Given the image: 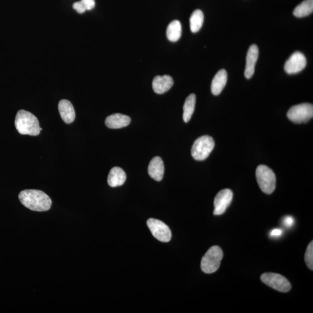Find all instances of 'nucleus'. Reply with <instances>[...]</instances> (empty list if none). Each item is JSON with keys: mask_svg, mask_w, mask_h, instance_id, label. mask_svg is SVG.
Listing matches in <instances>:
<instances>
[{"mask_svg": "<svg viewBox=\"0 0 313 313\" xmlns=\"http://www.w3.org/2000/svg\"><path fill=\"white\" fill-rule=\"evenodd\" d=\"M21 204L32 211H48L52 206V200L47 194L41 190H24L19 195Z\"/></svg>", "mask_w": 313, "mask_h": 313, "instance_id": "1", "label": "nucleus"}, {"mask_svg": "<svg viewBox=\"0 0 313 313\" xmlns=\"http://www.w3.org/2000/svg\"><path fill=\"white\" fill-rule=\"evenodd\" d=\"M15 127L21 135L37 136L40 134V126L34 115L24 110L18 111L15 118Z\"/></svg>", "mask_w": 313, "mask_h": 313, "instance_id": "2", "label": "nucleus"}, {"mask_svg": "<svg viewBox=\"0 0 313 313\" xmlns=\"http://www.w3.org/2000/svg\"><path fill=\"white\" fill-rule=\"evenodd\" d=\"M224 254L220 247L217 246L211 247L201 260V270L207 274L215 272L220 266Z\"/></svg>", "mask_w": 313, "mask_h": 313, "instance_id": "3", "label": "nucleus"}, {"mask_svg": "<svg viewBox=\"0 0 313 313\" xmlns=\"http://www.w3.org/2000/svg\"><path fill=\"white\" fill-rule=\"evenodd\" d=\"M256 178L263 192L271 194L275 191L276 178L271 168L264 165H259L256 170Z\"/></svg>", "mask_w": 313, "mask_h": 313, "instance_id": "4", "label": "nucleus"}, {"mask_svg": "<svg viewBox=\"0 0 313 313\" xmlns=\"http://www.w3.org/2000/svg\"><path fill=\"white\" fill-rule=\"evenodd\" d=\"M214 147V140L211 136H201L193 144L191 150L192 156L196 160L203 161L210 155Z\"/></svg>", "mask_w": 313, "mask_h": 313, "instance_id": "5", "label": "nucleus"}, {"mask_svg": "<svg viewBox=\"0 0 313 313\" xmlns=\"http://www.w3.org/2000/svg\"><path fill=\"white\" fill-rule=\"evenodd\" d=\"M313 117V106L310 103L297 104L290 108L287 117L296 124L306 123Z\"/></svg>", "mask_w": 313, "mask_h": 313, "instance_id": "6", "label": "nucleus"}, {"mask_svg": "<svg viewBox=\"0 0 313 313\" xmlns=\"http://www.w3.org/2000/svg\"><path fill=\"white\" fill-rule=\"evenodd\" d=\"M261 279L262 282L266 285L271 287L273 289L280 291V292H289L291 289V285L289 281L278 273H264L261 275Z\"/></svg>", "mask_w": 313, "mask_h": 313, "instance_id": "7", "label": "nucleus"}, {"mask_svg": "<svg viewBox=\"0 0 313 313\" xmlns=\"http://www.w3.org/2000/svg\"><path fill=\"white\" fill-rule=\"evenodd\" d=\"M151 233L156 239L161 242L167 243L171 239L172 233L170 228L163 222L150 218L147 222Z\"/></svg>", "mask_w": 313, "mask_h": 313, "instance_id": "8", "label": "nucleus"}, {"mask_svg": "<svg viewBox=\"0 0 313 313\" xmlns=\"http://www.w3.org/2000/svg\"><path fill=\"white\" fill-rule=\"evenodd\" d=\"M307 66L305 56L300 52H296L291 55L284 65V70L289 74L300 73Z\"/></svg>", "mask_w": 313, "mask_h": 313, "instance_id": "9", "label": "nucleus"}, {"mask_svg": "<svg viewBox=\"0 0 313 313\" xmlns=\"http://www.w3.org/2000/svg\"><path fill=\"white\" fill-rule=\"evenodd\" d=\"M233 196L232 190L228 189L221 190L215 198L214 214L221 215L224 214L232 203Z\"/></svg>", "mask_w": 313, "mask_h": 313, "instance_id": "10", "label": "nucleus"}, {"mask_svg": "<svg viewBox=\"0 0 313 313\" xmlns=\"http://www.w3.org/2000/svg\"><path fill=\"white\" fill-rule=\"evenodd\" d=\"M258 56V46L256 45H252L248 49L247 55L246 69L244 71L245 77L246 78L250 79L253 76Z\"/></svg>", "mask_w": 313, "mask_h": 313, "instance_id": "11", "label": "nucleus"}, {"mask_svg": "<svg viewBox=\"0 0 313 313\" xmlns=\"http://www.w3.org/2000/svg\"><path fill=\"white\" fill-rule=\"evenodd\" d=\"M174 85V80L170 75L156 76L153 81V89L157 94H163L170 90Z\"/></svg>", "mask_w": 313, "mask_h": 313, "instance_id": "12", "label": "nucleus"}, {"mask_svg": "<svg viewBox=\"0 0 313 313\" xmlns=\"http://www.w3.org/2000/svg\"><path fill=\"white\" fill-rule=\"evenodd\" d=\"M148 173L156 181H161L164 174V164L160 157H155L151 160L148 167Z\"/></svg>", "mask_w": 313, "mask_h": 313, "instance_id": "13", "label": "nucleus"}, {"mask_svg": "<svg viewBox=\"0 0 313 313\" xmlns=\"http://www.w3.org/2000/svg\"><path fill=\"white\" fill-rule=\"evenodd\" d=\"M59 113L63 121L67 124L72 123L75 118V113L73 104L69 100L63 99L59 103Z\"/></svg>", "mask_w": 313, "mask_h": 313, "instance_id": "14", "label": "nucleus"}, {"mask_svg": "<svg viewBox=\"0 0 313 313\" xmlns=\"http://www.w3.org/2000/svg\"><path fill=\"white\" fill-rule=\"evenodd\" d=\"M131 118L119 113L114 114L107 117L105 124L108 128L119 129L127 127L131 123Z\"/></svg>", "mask_w": 313, "mask_h": 313, "instance_id": "15", "label": "nucleus"}, {"mask_svg": "<svg viewBox=\"0 0 313 313\" xmlns=\"http://www.w3.org/2000/svg\"><path fill=\"white\" fill-rule=\"evenodd\" d=\"M228 80V74L225 70H219L212 80L211 92L212 94L218 96L222 92Z\"/></svg>", "mask_w": 313, "mask_h": 313, "instance_id": "16", "label": "nucleus"}, {"mask_svg": "<svg viewBox=\"0 0 313 313\" xmlns=\"http://www.w3.org/2000/svg\"><path fill=\"white\" fill-rule=\"evenodd\" d=\"M127 179V175L122 169L120 167H114L110 170L108 176V184L112 188L120 186L124 184Z\"/></svg>", "mask_w": 313, "mask_h": 313, "instance_id": "17", "label": "nucleus"}, {"mask_svg": "<svg viewBox=\"0 0 313 313\" xmlns=\"http://www.w3.org/2000/svg\"><path fill=\"white\" fill-rule=\"evenodd\" d=\"M313 11V0H305L294 9L293 14L297 17L301 18L311 15Z\"/></svg>", "mask_w": 313, "mask_h": 313, "instance_id": "18", "label": "nucleus"}, {"mask_svg": "<svg viewBox=\"0 0 313 313\" xmlns=\"http://www.w3.org/2000/svg\"><path fill=\"white\" fill-rule=\"evenodd\" d=\"M182 34V25L178 20H174L168 25L167 30V38L171 42L179 40Z\"/></svg>", "mask_w": 313, "mask_h": 313, "instance_id": "19", "label": "nucleus"}, {"mask_svg": "<svg viewBox=\"0 0 313 313\" xmlns=\"http://www.w3.org/2000/svg\"><path fill=\"white\" fill-rule=\"evenodd\" d=\"M196 97L194 94L190 95L186 98L183 106V118L185 122H188L192 117L195 109Z\"/></svg>", "mask_w": 313, "mask_h": 313, "instance_id": "20", "label": "nucleus"}, {"mask_svg": "<svg viewBox=\"0 0 313 313\" xmlns=\"http://www.w3.org/2000/svg\"><path fill=\"white\" fill-rule=\"evenodd\" d=\"M204 22V14L200 10H196L190 17V30L193 33L199 31L202 27Z\"/></svg>", "mask_w": 313, "mask_h": 313, "instance_id": "21", "label": "nucleus"}, {"mask_svg": "<svg viewBox=\"0 0 313 313\" xmlns=\"http://www.w3.org/2000/svg\"><path fill=\"white\" fill-rule=\"evenodd\" d=\"M305 261L308 267L313 269V241L309 243L306 250L305 254Z\"/></svg>", "mask_w": 313, "mask_h": 313, "instance_id": "22", "label": "nucleus"}, {"mask_svg": "<svg viewBox=\"0 0 313 313\" xmlns=\"http://www.w3.org/2000/svg\"><path fill=\"white\" fill-rule=\"evenodd\" d=\"M81 2L86 10H92L95 6V0H81Z\"/></svg>", "mask_w": 313, "mask_h": 313, "instance_id": "23", "label": "nucleus"}, {"mask_svg": "<svg viewBox=\"0 0 313 313\" xmlns=\"http://www.w3.org/2000/svg\"><path fill=\"white\" fill-rule=\"evenodd\" d=\"M294 219L292 217L290 216H287L283 219V224L286 227V228H290L294 225Z\"/></svg>", "mask_w": 313, "mask_h": 313, "instance_id": "24", "label": "nucleus"}, {"mask_svg": "<svg viewBox=\"0 0 313 313\" xmlns=\"http://www.w3.org/2000/svg\"><path fill=\"white\" fill-rule=\"evenodd\" d=\"M73 7L74 9L76 10L78 13H83L86 11V9L81 1L74 3Z\"/></svg>", "mask_w": 313, "mask_h": 313, "instance_id": "25", "label": "nucleus"}, {"mask_svg": "<svg viewBox=\"0 0 313 313\" xmlns=\"http://www.w3.org/2000/svg\"><path fill=\"white\" fill-rule=\"evenodd\" d=\"M283 230L281 229H274L270 233L271 237H279L282 235Z\"/></svg>", "mask_w": 313, "mask_h": 313, "instance_id": "26", "label": "nucleus"}]
</instances>
